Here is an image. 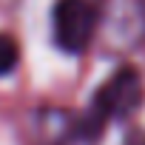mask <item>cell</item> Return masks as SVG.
Segmentation results:
<instances>
[{
  "instance_id": "cell-1",
  "label": "cell",
  "mask_w": 145,
  "mask_h": 145,
  "mask_svg": "<svg viewBox=\"0 0 145 145\" xmlns=\"http://www.w3.org/2000/svg\"><path fill=\"white\" fill-rule=\"evenodd\" d=\"M105 23V6L100 0H54L51 6V40L63 54H86L100 37Z\"/></svg>"
},
{
  "instance_id": "cell-4",
  "label": "cell",
  "mask_w": 145,
  "mask_h": 145,
  "mask_svg": "<svg viewBox=\"0 0 145 145\" xmlns=\"http://www.w3.org/2000/svg\"><path fill=\"white\" fill-rule=\"evenodd\" d=\"M17 60H20V46L12 34L0 31V77L12 74V71L17 68Z\"/></svg>"
},
{
  "instance_id": "cell-2",
  "label": "cell",
  "mask_w": 145,
  "mask_h": 145,
  "mask_svg": "<svg viewBox=\"0 0 145 145\" xmlns=\"http://www.w3.org/2000/svg\"><path fill=\"white\" fill-rule=\"evenodd\" d=\"M145 103V80L134 68H120L111 74L91 100L88 117L111 120V122H131V117Z\"/></svg>"
},
{
  "instance_id": "cell-3",
  "label": "cell",
  "mask_w": 145,
  "mask_h": 145,
  "mask_svg": "<svg viewBox=\"0 0 145 145\" xmlns=\"http://www.w3.org/2000/svg\"><path fill=\"white\" fill-rule=\"evenodd\" d=\"M51 145H145V142L131 122H111L86 114L77 122H68L54 137Z\"/></svg>"
}]
</instances>
